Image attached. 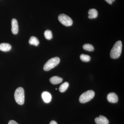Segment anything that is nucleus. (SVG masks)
<instances>
[{
    "label": "nucleus",
    "mask_w": 124,
    "mask_h": 124,
    "mask_svg": "<svg viewBox=\"0 0 124 124\" xmlns=\"http://www.w3.org/2000/svg\"><path fill=\"white\" fill-rule=\"evenodd\" d=\"M122 43L121 41L116 42L111 50L110 56L112 59L118 58L120 56L122 52Z\"/></svg>",
    "instance_id": "1"
},
{
    "label": "nucleus",
    "mask_w": 124,
    "mask_h": 124,
    "mask_svg": "<svg viewBox=\"0 0 124 124\" xmlns=\"http://www.w3.org/2000/svg\"><path fill=\"white\" fill-rule=\"evenodd\" d=\"M15 99L16 102L19 105H23L24 102V92L22 87L16 89L14 94Z\"/></svg>",
    "instance_id": "2"
},
{
    "label": "nucleus",
    "mask_w": 124,
    "mask_h": 124,
    "mask_svg": "<svg viewBox=\"0 0 124 124\" xmlns=\"http://www.w3.org/2000/svg\"><path fill=\"white\" fill-rule=\"evenodd\" d=\"M60 59L58 57L52 58L48 60L44 67L45 71H48L55 67L59 64Z\"/></svg>",
    "instance_id": "3"
},
{
    "label": "nucleus",
    "mask_w": 124,
    "mask_h": 124,
    "mask_svg": "<svg viewBox=\"0 0 124 124\" xmlns=\"http://www.w3.org/2000/svg\"><path fill=\"white\" fill-rule=\"evenodd\" d=\"M95 95V93L93 90H88L83 93L79 98V101L82 103H85L93 99Z\"/></svg>",
    "instance_id": "4"
},
{
    "label": "nucleus",
    "mask_w": 124,
    "mask_h": 124,
    "mask_svg": "<svg viewBox=\"0 0 124 124\" xmlns=\"http://www.w3.org/2000/svg\"><path fill=\"white\" fill-rule=\"evenodd\" d=\"M58 20L62 24L66 26H70L73 23L71 18L64 14H61L59 16Z\"/></svg>",
    "instance_id": "5"
},
{
    "label": "nucleus",
    "mask_w": 124,
    "mask_h": 124,
    "mask_svg": "<svg viewBox=\"0 0 124 124\" xmlns=\"http://www.w3.org/2000/svg\"><path fill=\"white\" fill-rule=\"evenodd\" d=\"M11 31L13 34L16 35L19 31L18 25L17 21L16 19L13 18L11 20Z\"/></svg>",
    "instance_id": "6"
},
{
    "label": "nucleus",
    "mask_w": 124,
    "mask_h": 124,
    "mask_svg": "<svg viewBox=\"0 0 124 124\" xmlns=\"http://www.w3.org/2000/svg\"><path fill=\"white\" fill-rule=\"evenodd\" d=\"M107 99L108 102L112 103L117 102L118 100V97L115 93H109L108 95Z\"/></svg>",
    "instance_id": "7"
},
{
    "label": "nucleus",
    "mask_w": 124,
    "mask_h": 124,
    "mask_svg": "<svg viewBox=\"0 0 124 124\" xmlns=\"http://www.w3.org/2000/svg\"><path fill=\"white\" fill-rule=\"evenodd\" d=\"M95 122L97 124H108L109 121L105 116H100L99 117H96L95 119Z\"/></svg>",
    "instance_id": "8"
},
{
    "label": "nucleus",
    "mask_w": 124,
    "mask_h": 124,
    "mask_svg": "<svg viewBox=\"0 0 124 124\" xmlns=\"http://www.w3.org/2000/svg\"><path fill=\"white\" fill-rule=\"evenodd\" d=\"M42 98L43 101L46 103H49L51 102L52 96L50 93L47 91H44L42 93Z\"/></svg>",
    "instance_id": "9"
},
{
    "label": "nucleus",
    "mask_w": 124,
    "mask_h": 124,
    "mask_svg": "<svg viewBox=\"0 0 124 124\" xmlns=\"http://www.w3.org/2000/svg\"><path fill=\"white\" fill-rule=\"evenodd\" d=\"M11 49V45L8 43H3L0 44V50L4 52L10 51Z\"/></svg>",
    "instance_id": "10"
},
{
    "label": "nucleus",
    "mask_w": 124,
    "mask_h": 124,
    "mask_svg": "<svg viewBox=\"0 0 124 124\" xmlns=\"http://www.w3.org/2000/svg\"><path fill=\"white\" fill-rule=\"evenodd\" d=\"M62 81V78L58 76L53 77L50 79V81L51 84L54 85L60 84Z\"/></svg>",
    "instance_id": "11"
},
{
    "label": "nucleus",
    "mask_w": 124,
    "mask_h": 124,
    "mask_svg": "<svg viewBox=\"0 0 124 124\" xmlns=\"http://www.w3.org/2000/svg\"><path fill=\"white\" fill-rule=\"evenodd\" d=\"M88 18H95L97 17L98 12L97 10L95 9H90L88 11Z\"/></svg>",
    "instance_id": "12"
},
{
    "label": "nucleus",
    "mask_w": 124,
    "mask_h": 124,
    "mask_svg": "<svg viewBox=\"0 0 124 124\" xmlns=\"http://www.w3.org/2000/svg\"><path fill=\"white\" fill-rule=\"evenodd\" d=\"M29 42L30 45H33L36 46H38L39 44V41L38 38L34 36L31 37L29 40Z\"/></svg>",
    "instance_id": "13"
},
{
    "label": "nucleus",
    "mask_w": 124,
    "mask_h": 124,
    "mask_svg": "<svg viewBox=\"0 0 124 124\" xmlns=\"http://www.w3.org/2000/svg\"><path fill=\"white\" fill-rule=\"evenodd\" d=\"M69 86V84L68 82H64L60 85L59 88V91L61 93H63L67 89Z\"/></svg>",
    "instance_id": "14"
},
{
    "label": "nucleus",
    "mask_w": 124,
    "mask_h": 124,
    "mask_svg": "<svg viewBox=\"0 0 124 124\" xmlns=\"http://www.w3.org/2000/svg\"><path fill=\"white\" fill-rule=\"evenodd\" d=\"M45 37L46 39L50 40L53 38V34L52 31L49 30H47L44 32Z\"/></svg>",
    "instance_id": "15"
},
{
    "label": "nucleus",
    "mask_w": 124,
    "mask_h": 124,
    "mask_svg": "<svg viewBox=\"0 0 124 124\" xmlns=\"http://www.w3.org/2000/svg\"><path fill=\"white\" fill-rule=\"evenodd\" d=\"M80 58L82 62H87L90 61L91 57L89 55L82 54L80 56Z\"/></svg>",
    "instance_id": "16"
},
{
    "label": "nucleus",
    "mask_w": 124,
    "mask_h": 124,
    "mask_svg": "<svg viewBox=\"0 0 124 124\" xmlns=\"http://www.w3.org/2000/svg\"><path fill=\"white\" fill-rule=\"evenodd\" d=\"M83 47L85 50L88 51H92L94 50L93 46L90 44H85L84 45Z\"/></svg>",
    "instance_id": "17"
},
{
    "label": "nucleus",
    "mask_w": 124,
    "mask_h": 124,
    "mask_svg": "<svg viewBox=\"0 0 124 124\" xmlns=\"http://www.w3.org/2000/svg\"><path fill=\"white\" fill-rule=\"evenodd\" d=\"M105 0L106 1L108 4H112L113 1H115V0Z\"/></svg>",
    "instance_id": "18"
},
{
    "label": "nucleus",
    "mask_w": 124,
    "mask_h": 124,
    "mask_svg": "<svg viewBox=\"0 0 124 124\" xmlns=\"http://www.w3.org/2000/svg\"><path fill=\"white\" fill-rule=\"evenodd\" d=\"M8 124H18L17 122L14 120H10L9 121Z\"/></svg>",
    "instance_id": "19"
},
{
    "label": "nucleus",
    "mask_w": 124,
    "mask_h": 124,
    "mask_svg": "<svg viewBox=\"0 0 124 124\" xmlns=\"http://www.w3.org/2000/svg\"><path fill=\"white\" fill-rule=\"evenodd\" d=\"M49 124H58L57 122H55L54 121H52Z\"/></svg>",
    "instance_id": "20"
},
{
    "label": "nucleus",
    "mask_w": 124,
    "mask_h": 124,
    "mask_svg": "<svg viewBox=\"0 0 124 124\" xmlns=\"http://www.w3.org/2000/svg\"><path fill=\"white\" fill-rule=\"evenodd\" d=\"M57 88H55V90H57Z\"/></svg>",
    "instance_id": "21"
}]
</instances>
